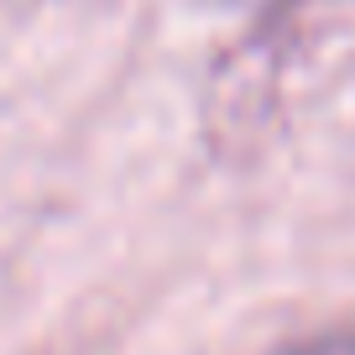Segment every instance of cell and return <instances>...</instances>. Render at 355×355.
<instances>
[{"label":"cell","mask_w":355,"mask_h":355,"mask_svg":"<svg viewBox=\"0 0 355 355\" xmlns=\"http://www.w3.org/2000/svg\"><path fill=\"white\" fill-rule=\"evenodd\" d=\"M277 355H355V329H329V334H313V340H293Z\"/></svg>","instance_id":"cell-1"}]
</instances>
